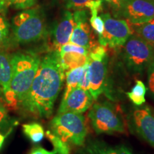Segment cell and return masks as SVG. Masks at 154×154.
<instances>
[{"instance_id": "obj_14", "label": "cell", "mask_w": 154, "mask_h": 154, "mask_svg": "<svg viewBox=\"0 0 154 154\" xmlns=\"http://www.w3.org/2000/svg\"><path fill=\"white\" fill-rule=\"evenodd\" d=\"M75 26L73 13L66 11L52 31L53 51H59L61 46L69 43Z\"/></svg>"}, {"instance_id": "obj_17", "label": "cell", "mask_w": 154, "mask_h": 154, "mask_svg": "<svg viewBox=\"0 0 154 154\" xmlns=\"http://www.w3.org/2000/svg\"><path fill=\"white\" fill-rule=\"evenodd\" d=\"M88 63L85 66L78 67V68L73 69L66 72L65 78H66V88L63 93V98H65L68 94L75 88L78 86L81 79H82L83 74L85 70Z\"/></svg>"}, {"instance_id": "obj_18", "label": "cell", "mask_w": 154, "mask_h": 154, "mask_svg": "<svg viewBox=\"0 0 154 154\" xmlns=\"http://www.w3.org/2000/svg\"><path fill=\"white\" fill-rule=\"evenodd\" d=\"M146 91L147 88L144 83L140 80H137L131 90L127 93V96L134 105L140 106L146 102Z\"/></svg>"}, {"instance_id": "obj_22", "label": "cell", "mask_w": 154, "mask_h": 154, "mask_svg": "<svg viewBox=\"0 0 154 154\" xmlns=\"http://www.w3.org/2000/svg\"><path fill=\"white\" fill-rule=\"evenodd\" d=\"M68 9L80 10L86 8L89 9L95 0H64Z\"/></svg>"}, {"instance_id": "obj_30", "label": "cell", "mask_w": 154, "mask_h": 154, "mask_svg": "<svg viewBox=\"0 0 154 154\" xmlns=\"http://www.w3.org/2000/svg\"><path fill=\"white\" fill-rule=\"evenodd\" d=\"M29 154H56V152L54 151H49L45 149H44V148L38 146V147L34 148L31 151Z\"/></svg>"}, {"instance_id": "obj_23", "label": "cell", "mask_w": 154, "mask_h": 154, "mask_svg": "<svg viewBox=\"0 0 154 154\" xmlns=\"http://www.w3.org/2000/svg\"><path fill=\"white\" fill-rule=\"evenodd\" d=\"M59 52H77L85 55H88V54H89V51L86 48L81 47V46L77 45V44L71 43V42H69V43L61 46L59 50Z\"/></svg>"}, {"instance_id": "obj_32", "label": "cell", "mask_w": 154, "mask_h": 154, "mask_svg": "<svg viewBox=\"0 0 154 154\" xmlns=\"http://www.w3.org/2000/svg\"><path fill=\"white\" fill-rule=\"evenodd\" d=\"M5 138H6V136H5V135H3L2 134H0V149H1V148L2 147L4 142H5Z\"/></svg>"}, {"instance_id": "obj_25", "label": "cell", "mask_w": 154, "mask_h": 154, "mask_svg": "<svg viewBox=\"0 0 154 154\" xmlns=\"http://www.w3.org/2000/svg\"><path fill=\"white\" fill-rule=\"evenodd\" d=\"M8 5L18 9H27L36 5L37 0H6Z\"/></svg>"}, {"instance_id": "obj_26", "label": "cell", "mask_w": 154, "mask_h": 154, "mask_svg": "<svg viewBox=\"0 0 154 154\" xmlns=\"http://www.w3.org/2000/svg\"><path fill=\"white\" fill-rule=\"evenodd\" d=\"M9 32V25L7 20L2 17H0V46L6 41Z\"/></svg>"}, {"instance_id": "obj_3", "label": "cell", "mask_w": 154, "mask_h": 154, "mask_svg": "<svg viewBox=\"0 0 154 154\" xmlns=\"http://www.w3.org/2000/svg\"><path fill=\"white\" fill-rule=\"evenodd\" d=\"M51 131L66 143L82 146L87 135L86 119L82 113H57L50 124Z\"/></svg>"}, {"instance_id": "obj_12", "label": "cell", "mask_w": 154, "mask_h": 154, "mask_svg": "<svg viewBox=\"0 0 154 154\" xmlns=\"http://www.w3.org/2000/svg\"><path fill=\"white\" fill-rule=\"evenodd\" d=\"M93 101L94 99L89 91L77 86L61 100L58 113L64 112L82 113L91 106Z\"/></svg>"}, {"instance_id": "obj_4", "label": "cell", "mask_w": 154, "mask_h": 154, "mask_svg": "<svg viewBox=\"0 0 154 154\" xmlns=\"http://www.w3.org/2000/svg\"><path fill=\"white\" fill-rule=\"evenodd\" d=\"M13 36L18 44L37 42L46 34V25L38 9H26L13 19Z\"/></svg>"}, {"instance_id": "obj_20", "label": "cell", "mask_w": 154, "mask_h": 154, "mask_svg": "<svg viewBox=\"0 0 154 154\" xmlns=\"http://www.w3.org/2000/svg\"><path fill=\"white\" fill-rule=\"evenodd\" d=\"M133 25L134 34L143 38L146 42L154 44V19L143 24Z\"/></svg>"}, {"instance_id": "obj_5", "label": "cell", "mask_w": 154, "mask_h": 154, "mask_svg": "<svg viewBox=\"0 0 154 154\" xmlns=\"http://www.w3.org/2000/svg\"><path fill=\"white\" fill-rule=\"evenodd\" d=\"M123 47V59L133 73L141 74L154 61V44L136 34L129 36Z\"/></svg>"}, {"instance_id": "obj_13", "label": "cell", "mask_w": 154, "mask_h": 154, "mask_svg": "<svg viewBox=\"0 0 154 154\" xmlns=\"http://www.w3.org/2000/svg\"><path fill=\"white\" fill-rule=\"evenodd\" d=\"M12 78V65L11 56L5 51H0V87L3 93V98L7 104L11 108L18 106L15 96L11 88Z\"/></svg>"}, {"instance_id": "obj_1", "label": "cell", "mask_w": 154, "mask_h": 154, "mask_svg": "<svg viewBox=\"0 0 154 154\" xmlns=\"http://www.w3.org/2000/svg\"><path fill=\"white\" fill-rule=\"evenodd\" d=\"M64 78L59 51H50L40 61L29 91L19 106L35 117L49 118Z\"/></svg>"}, {"instance_id": "obj_24", "label": "cell", "mask_w": 154, "mask_h": 154, "mask_svg": "<svg viewBox=\"0 0 154 154\" xmlns=\"http://www.w3.org/2000/svg\"><path fill=\"white\" fill-rule=\"evenodd\" d=\"M11 119L5 106L0 102V131L7 130L11 126Z\"/></svg>"}, {"instance_id": "obj_11", "label": "cell", "mask_w": 154, "mask_h": 154, "mask_svg": "<svg viewBox=\"0 0 154 154\" xmlns=\"http://www.w3.org/2000/svg\"><path fill=\"white\" fill-rule=\"evenodd\" d=\"M131 128L154 147V114L148 106L137 108L130 116Z\"/></svg>"}, {"instance_id": "obj_33", "label": "cell", "mask_w": 154, "mask_h": 154, "mask_svg": "<svg viewBox=\"0 0 154 154\" xmlns=\"http://www.w3.org/2000/svg\"><path fill=\"white\" fill-rule=\"evenodd\" d=\"M2 97H3V93H2V88L0 87V99Z\"/></svg>"}, {"instance_id": "obj_7", "label": "cell", "mask_w": 154, "mask_h": 154, "mask_svg": "<svg viewBox=\"0 0 154 154\" xmlns=\"http://www.w3.org/2000/svg\"><path fill=\"white\" fill-rule=\"evenodd\" d=\"M108 56L106 47L99 44L88 54V71L89 91L94 100H96L104 91L107 74Z\"/></svg>"}, {"instance_id": "obj_9", "label": "cell", "mask_w": 154, "mask_h": 154, "mask_svg": "<svg viewBox=\"0 0 154 154\" xmlns=\"http://www.w3.org/2000/svg\"><path fill=\"white\" fill-rule=\"evenodd\" d=\"M115 15L131 24H140L154 19V0H124Z\"/></svg>"}, {"instance_id": "obj_8", "label": "cell", "mask_w": 154, "mask_h": 154, "mask_svg": "<svg viewBox=\"0 0 154 154\" xmlns=\"http://www.w3.org/2000/svg\"><path fill=\"white\" fill-rule=\"evenodd\" d=\"M101 17L104 22V31L99 36L100 45L111 48L123 47L133 34L128 22L125 19L113 18L108 13L101 14Z\"/></svg>"}, {"instance_id": "obj_28", "label": "cell", "mask_w": 154, "mask_h": 154, "mask_svg": "<svg viewBox=\"0 0 154 154\" xmlns=\"http://www.w3.org/2000/svg\"><path fill=\"white\" fill-rule=\"evenodd\" d=\"M89 85H90L89 75H88V64H87V66H86L85 70H84V74H83L82 79H81L78 86H79V87L83 88V89L86 90V91H88V90H89Z\"/></svg>"}, {"instance_id": "obj_21", "label": "cell", "mask_w": 154, "mask_h": 154, "mask_svg": "<svg viewBox=\"0 0 154 154\" xmlns=\"http://www.w3.org/2000/svg\"><path fill=\"white\" fill-rule=\"evenodd\" d=\"M46 136L51 142L54 146V151L56 154H70V146L66 142L54 134L51 131L46 132Z\"/></svg>"}, {"instance_id": "obj_6", "label": "cell", "mask_w": 154, "mask_h": 154, "mask_svg": "<svg viewBox=\"0 0 154 154\" xmlns=\"http://www.w3.org/2000/svg\"><path fill=\"white\" fill-rule=\"evenodd\" d=\"M88 118L97 134L124 133L126 131L120 111L110 102L94 103L88 112Z\"/></svg>"}, {"instance_id": "obj_10", "label": "cell", "mask_w": 154, "mask_h": 154, "mask_svg": "<svg viewBox=\"0 0 154 154\" xmlns=\"http://www.w3.org/2000/svg\"><path fill=\"white\" fill-rule=\"evenodd\" d=\"M73 16L75 26L69 42L86 48L90 52L96 46L99 45V43L96 42L88 23L87 12L84 9L76 10Z\"/></svg>"}, {"instance_id": "obj_31", "label": "cell", "mask_w": 154, "mask_h": 154, "mask_svg": "<svg viewBox=\"0 0 154 154\" xmlns=\"http://www.w3.org/2000/svg\"><path fill=\"white\" fill-rule=\"evenodd\" d=\"M7 6L9 5L6 0H0V12L2 11L4 9L6 8V7H7Z\"/></svg>"}, {"instance_id": "obj_16", "label": "cell", "mask_w": 154, "mask_h": 154, "mask_svg": "<svg viewBox=\"0 0 154 154\" xmlns=\"http://www.w3.org/2000/svg\"><path fill=\"white\" fill-rule=\"evenodd\" d=\"M59 57L61 65L65 74L69 70L85 66L88 61V55L77 52L59 53Z\"/></svg>"}, {"instance_id": "obj_19", "label": "cell", "mask_w": 154, "mask_h": 154, "mask_svg": "<svg viewBox=\"0 0 154 154\" xmlns=\"http://www.w3.org/2000/svg\"><path fill=\"white\" fill-rule=\"evenodd\" d=\"M23 132L34 143H38L43 140L45 132L43 127L38 123L24 124Z\"/></svg>"}, {"instance_id": "obj_2", "label": "cell", "mask_w": 154, "mask_h": 154, "mask_svg": "<svg viewBox=\"0 0 154 154\" xmlns=\"http://www.w3.org/2000/svg\"><path fill=\"white\" fill-rule=\"evenodd\" d=\"M11 60L12 65L11 88L19 106L29 91L41 59L32 52H17L11 56Z\"/></svg>"}, {"instance_id": "obj_29", "label": "cell", "mask_w": 154, "mask_h": 154, "mask_svg": "<svg viewBox=\"0 0 154 154\" xmlns=\"http://www.w3.org/2000/svg\"><path fill=\"white\" fill-rule=\"evenodd\" d=\"M102 1H104L110 5L113 9V11H115L120 8L124 0H102Z\"/></svg>"}, {"instance_id": "obj_27", "label": "cell", "mask_w": 154, "mask_h": 154, "mask_svg": "<svg viewBox=\"0 0 154 154\" xmlns=\"http://www.w3.org/2000/svg\"><path fill=\"white\" fill-rule=\"evenodd\" d=\"M148 87L151 97L154 100V61L149 65L147 69Z\"/></svg>"}, {"instance_id": "obj_15", "label": "cell", "mask_w": 154, "mask_h": 154, "mask_svg": "<svg viewBox=\"0 0 154 154\" xmlns=\"http://www.w3.org/2000/svg\"><path fill=\"white\" fill-rule=\"evenodd\" d=\"M78 154H134L128 148L123 146H111L103 142L92 141L88 143Z\"/></svg>"}]
</instances>
